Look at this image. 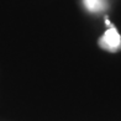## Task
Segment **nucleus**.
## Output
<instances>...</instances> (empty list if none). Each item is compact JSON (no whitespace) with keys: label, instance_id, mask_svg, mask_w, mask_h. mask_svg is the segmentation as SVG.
I'll return each mask as SVG.
<instances>
[{"label":"nucleus","instance_id":"1","mask_svg":"<svg viewBox=\"0 0 121 121\" xmlns=\"http://www.w3.org/2000/svg\"><path fill=\"white\" fill-rule=\"evenodd\" d=\"M98 46L104 51L110 53H116L121 51V36L116 27L110 25L109 29L98 38Z\"/></svg>","mask_w":121,"mask_h":121},{"label":"nucleus","instance_id":"2","mask_svg":"<svg viewBox=\"0 0 121 121\" xmlns=\"http://www.w3.org/2000/svg\"><path fill=\"white\" fill-rule=\"evenodd\" d=\"M84 5L89 11H100L103 9L101 0H84Z\"/></svg>","mask_w":121,"mask_h":121}]
</instances>
